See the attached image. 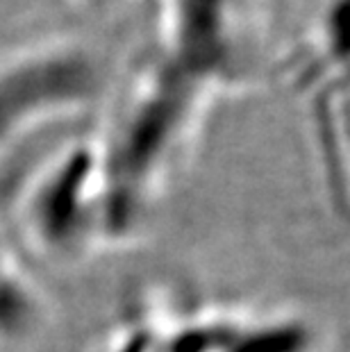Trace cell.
<instances>
[{
	"label": "cell",
	"mask_w": 350,
	"mask_h": 352,
	"mask_svg": "<svg viewBox=\"0 0 350 352\" xmlns=\"http://www.w3.org/2000/svg\"><path fill=\"white\" fill-rule=\"evenodd\" d=\"M23 228L48 257H80L96 239L105 236V196L100 157L78 151L50 170L28 198Z\"/></svg>",
	"instance_id": "cell-1"
},
{
	"label": "cell",
	"mask_w": 350,
	"mask_h": 352,
	"mask_svg": "<svg viewBox=\"0 0 350 352\" xmlns=\"http://www.w3.org/2000/svg\"><path fill=\"white\" fill-rule=\"evenodd\" d=\"M43 300L34 284L0 245V343L21 346L41 329Z\"/></svg>",
	"instance_id": "cell-2"
}]
</instances>
